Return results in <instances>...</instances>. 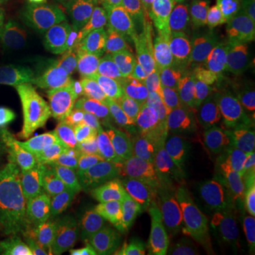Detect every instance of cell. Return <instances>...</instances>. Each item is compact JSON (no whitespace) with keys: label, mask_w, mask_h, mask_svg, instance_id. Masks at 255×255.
<instances>
[{"label":"cell","mask_w":255,"mask_h":255,"mask_svg":"<svg viewBox=\"0 0 255 255\" xmlns=\"http://www.w3.org/2000/svg\"><path fill=\"white\" fill-rule=\"evenodd\" d=\"M167 228H169L167 221L149 214L128 240L133 246H136L137 248L143 250L149 254L150 251L164 246L167 237Z\"/></svg>","instance_id":"7402d4cb"},{"label":"cell","mask_w":255,"mask_h":255,"mask_svg":"<svg viewBox=\"0 0 255 255\" xmlns=\"http://www.w3.org/2000/svg\"><path fill=\"white\" fill-rule=\"evenodd\" d=\"M6 3H7V0H0V9H1Z\"/></svg>","instance_id":"e575fe53"},{"label":"cell","mask_w":255,"mask_h":255,"mask_svg":"<svg viewBox=\"0 0 255 255\" xmlns=\"http://www.w3.org/2000/svg\"><path fill=\"white\" fill-rule=\"evenodd\" d=\"M31 236V228L23 219L0 214V255H10Z\"/></svg>","instance_id":"603a6c76"},{"label":"cell","mask_w":255,"mask_h":255,"mask_svg":"<svg viewBox=\"0 0 255 255\" xmlns=\"http://www.w3.org/2000/svg\"><path fill=\"white\" fill-rule=\"evenodd\" d=\"M147 255H183L180 254L179 251H176V250H173V248H170L169 246H162L159 247V248H156V250H153V251H150Z\"/></svg>","instance_id":"4dcf8cb0"},{"label":"cell","mask_w":255,"mask_h":255,"mask_svg":"<svg viewBox=\"0 0 255 255\" xmlns=\"http://www.w3.org/2000/svg\"><path fill=\"white\" fill-rule=\"evenodd\" d=\"M184 156L196 164L216 196L233 200L248 189L246 176L236 160L197 147H191Z\"/></svg>","instance_id":"4fadbf2b"},{"label":"cell","mask_w":255,"mask_h":255,"mask_svg":"<svg viewBox=\"0 0 255 255\" xmlns=\"http://www.w3.org/2000/svg\"><path fill=\"white\" fill-rule=\"evenodd\" d=\"M213 75V61L209 55H201L176 67L164 78L155 95L176 107L201 114L210 105Z\"/></svg>","instance_id":"9c48e42d"},{"label":"cell","mask_w":255,"mask_h":255,"mask_svg":"<svg viewBox=\"0 0 255 255\" xmlns=\"http://www.w3.org/2000/svg\"><path fill=\"white\" fill-rule=\"evenodd\" d=\"M163 81L164 74L160 60H152V58H147L143 55L142 61L137 65L135 77H133L130 98L132 101L137 100V98L150 100Z\"/></svg>","instance_id":"44dd1931"},{"label":"cell","mask_w":255,"mask_h":255,"mask_svg":"<svg viewBox=\"0 0 255 255\" xmlns=\"http://www.w3.org/2000/svg\"><path fill=\"white\" fill-rule=\"evenodd\" d=\"M145 159L127 136L105 129L82 152L71 155L65 167L82 177H115L137 173L143 169Z\"/></svg>","instance_id":"8992f818"},{"label":"cell","mask_w":255,"mask_h":255,"mask_svg":"<svg viewBox=\"0 0 255 255\" xmlns=\"http://www.w3.org/2000/svg\"><path fill=\"white\" fill-rule=\"evenodd\" d=\"M0 77L7 95L34 100L50 91L54 68L43 51L28 41L20 40L6 53Z\"/></svg>","instance_id":"ba28073f"},{"label":"cell","mask_w":255,"mask_h":255,"mask_svg":"<svg viewBox=\"0 0 255 255\" xmlns=\"http://www.w3.org/2000/svg\"><path fill=\"white\" fill-rule=\"evenodd\" d=\"M243 10L246 11V14L250 17V20L254 23L255 26V0H244Z\"/></svg>","instance_id":"1f68e13d"},{"label":"cell","mask_w":255,"mask_h":255,"mask_svg":"<svg viewBox=\"0 0 255 255\" xmlns=\"http://www.w3.org/2000/svg\"><path fill=\"white\" fill-rule=\"evenodd\" d=\"M194 147L224 156L236 162L246 153L221 108H213L200 118Z\"/></svg>","instance_id":"e0dca14e"},{"label":"cell","mask_w":255,"mask_h":255,"mask_svg":"<svg viewBox=\"0 0 255 255\" xmlns=\"http://www.w3.org/2000/svg\"><path fill=\"white\" fill-rule=\"evenodd\" d=\"M246 153H255V100L221 108Z\"/></svg>","instance_id":"ffe728a7"},{"label":"cell","mask_w":255,"mask_h":255,"mask_svg":"<svg viewBox=\"0 0 255 255\" xmlns=\"http://www.w3.org/2000/svg\"><path fill=\"white\" fill-rule=\"evenodd\" d=\"M124 115L110 127L115 132L127 136L137 150H142L153 137L155 111L147 98H137L127 105Z\"/></svg>","instance_id":"d6986e66"},{"label":"cell","mask_w":255,"mask_h":255,"mask_svg":"<svg viewBox=\"0 0 255 255\" xmlns=\"http://www.w3.org/2000/svg\"><path fill=\"white\" fill-rule=\"evenodd\" d=\"M164 244L179 251L183 255H204L199 238L196 237L190 230L176 226V224H169L167 237H166Z\"/></svg>","instance_id":"cb8c5ba5"},{"label":"cell","mask_w":255,"mask_h":255,"mask_svg":"<svg viewBox=\"0 0 255 255\" xmlns=\"http://www.w3.org/2000/svg\"><path fill=\"white\" fill-rule=\"evenodd\" d=\"M57 1L65 7H81V6L88 4L91 0H57Z\"/></svg>","instance_id":"d6a6232c"},{"label":"cell","mask_w":255,"mask_h":255,"mask_svg":"<svg viewBox=\"0 0 255 255\" xmlns=\"http://www.w3.org/2000/svg\"><path fill=\"white\" fill-rule=\"evenodd\" d=\"M193 7H200L204 14L214 23L230 13L240 11L244 7V0H191Z\"/></svg>","instance_id":"d4e9b609"},{"label":"cell","mask_w":255,"mask_h":255,"mask_svg":"<svg viewBox=\"0 0 255 255\" xmlns=\"http://www.w3.org/2000/svg\"><path fill=\"white\" fill-rule=\"evenodd\" d=\"M213 255H228V254L227 253H224L223 250H219V251H216V253H214Z\"/></svg>","instance_id":"836d02e7"},{"label":"cell","mask_w":255,"mask_h":255,"mask_svg":"<svg viewBox=\"0 0 255 255\" xmlns=\"http://www.w3.org/2000/svg\"><path fill=\"white\" fill-rule=\"evenodd\" d=\"M193 9L191 0H135L130 13L145 46L143 55L162 60L179 40Z\"/></svg>","instance_id":"277c9868"},{"label":"cell","mask_w":255,"mask_h":255,"mask_svg":"<svg viewBox=\"0 0 255 255\" xmlns=\"http://www.w3.org/2000/svg\"><path fill=\"white\" fill-rule=\"evenodd\" d=\"M214 48L255 80V26L244 10L230 13L213 23Z\"/></svg>","instance_id":"7c38bea8"},{"label":"cell","mask_w":255,"mask_h":255,"mask_svg":"<svg viewBox=\"0 0 255 255\" xmlns=\"http://www.w3.org/2000/svg\"><path fill=\"white\" fill-rule=\"evenodd\" d=\"M210 209L219 220L223 236L237 251L247 255H255V231L250 227L238 209L227 199L216 196Z\"/></svg>","instance_id":"ac0fdd59"},{"label":"cell","mask_w":255,"mask_h":255,"mask_svg":"<svg viewBox=\"0 0 255 255\" xmlns=\"http://www.w3.org/2000/svg\"><path fill=\"white\" fill-rule=\"evenodd\" d=\"M140 172L104 177L95 183L102 233L117 241L130 237L155 199Z\"/></svg>","instance_id":"3957f363"},{"label":"cell","mask_w":255,"mask_h":255,"mask_svg":"<svg viewBox=\"0 0 255 255\" xmlns=\"http://www.w3.org/2000/svg\"><path fill=\"white\" fill-rule=\"evenodd\" d=\"M140 173L143 176L146 186L150 190L153 197H156L162 191H166V176H164L162 162L146 160Z\"/></svg>","instance_id":"484cf974"},{"label":"cell","mask_w":255,"mask_h":255,"mask_svg":"<svg viewBox=\"0 0 255 255\" xmlns=\"http://www.w3.org/2000/svg\"><path fill=\"white\" fill-rule=\"evenodd\" d=\"M230 201L237 207L250 227L255 231V191L248 187L240 196Z\"/></svg>","instance_id":"4316f807"},{"label":"cell","mask_w":255,"mask_h":255,"mask_svg":"<svg viewBox=\"0 0 255 255\" xmlns=\"http://www.w3.org/2000/svg\"><path fill=\"white\" fill-rule=\"evenodd\" d=\"M211 50H214L213 21L203 13L191 11L179 40L160 60L164 78L180 64L201 55H209Z\"/></svg>","instance_id":"5bb4252c"},{"label":"cell","mask_w":255,"mask_h":255,"mask_svg":"<svg viewBox=\"0 0 255 255\" xmlns=\"http://www.w3.org/2000/svg\"><path fill=\"white\" fill-rule=\"evenodd\" d=\"M160 162L166 176V191L210 207L216 194L187 156L166 155Z\"/></svg>","instance_id":"9a60e30c"},{"label":"cell","mask_w":255,"mask_h":255,"mask_svg":"<svg viewBox=\"0 0 255 255\" xmlns=\"http://www.w3.org/2000/svg\"><path fill=\"white\" fill-rule=\"evenodd\" d=\"M7 41H9V30L7 24L3 18L0 17V70H1V64L7 53Z\"/></svg>","instance_id":"f546056e"},{"label":"cell","mask_w":255,"mask_h":255,"mask_svg":"<svg viewBox=\"0 0 255 255\" xmlns=\"http://www.w3.org/2000/svg\"><path fill=\"white\" fill-rule=\"evenodd\" d=\"M46 31L51 46L80 65L91 64L105 51L132 40L124 18L100 9L54 10L47 20Z\"/></svg>","instance_id":"7a4b0ae2"},{"label":"cell","mask_w":255,"mask_h":255,"mask_svg":"<svg viewBox=\"0 0 255 255\" xmlns=\"http://www.w3.org/2000/svg\"><path fill=\"white\" fill-rule=\"evenodd\" d=\"M44 210V255H84L102 233L98 210L80 191L61 166L30 173Z\"/></svg>","instance_id":"6da1fadb"},{"label":"cell","mask_w":255,"mask_h":255,"mask_svg":"<svg viewBox=\"0 0 255 255\" xmlns=\"http://www.w3.org/2000/svg\"><path fill=\"white\" fill-rule=\"evenodd\" d=\"M155 111L153 139L164 155L184 156L194 147L200 114L176 107L160 97L150 98Z\"/></svg>","instance_id":"8fae6325"},{"label":"cell","mask_w":255,"mask_h":255,"mask_svg":"<svg viewBox=\"0 0 255 255\" xmlns=\"http://www.w3.org/2000/svg\"><path fill=\"white\" fill-rule=\"evenodd\" d=\"M70 147L58 133L17 129L0 133V169L36 172L48 166H67Z\"/></svg>","instance_id":"5b68a950"},{"label":"cell","mask_w":255,"mask_h":255,"mask_svg":"<svg viewBox=\"0 0 255 255\" xmlns=\"http://www.w3.org/2000/svg\"><path fill=\"white\" fill-rule=\"evenodd\" d=\"M142 58L143 53L130 41L101 54L92 61L88 73L92 97L108 108H124L130 104L132 82Z\"/></svg>","instance_id":"52a82bcc"},{"label":"cell","mask_w":255,"mask_h":255,"mask_svg":"<svg viewBox=\"0 0 255 255\" xmlns=\"http://www.w3.org/2000/svg\"><path fill=\"white\" fill-rule=\"evenodd\" d=\"M149 214L163 219L169 224H176L190 230L191 233L203 241L204 247L211 254L221 250L220 243L223 231L214 211L199 201L176 194H166L152 201Z\"/></svg>","instance_id":"30bf717a"},{"label":"cell","mask_w":255,"mask_h":255,"mask_svg":"<svg viewBox=\"0 0 255 255\" xmlns=\"http://www.w3.org/2000/svg\"><path fill=\"white\" fill-rule=\"evenodd\" d=\"M237 163L246 176L248 187L255 191V153H244L238 159Z\"/></svg>","instance_id":"83f0119b"},{"label":"cell","mask_w":255,"mask_h":255,"mask_svg":"<svg viewBox=\"0 0 255 255\" xmlns=\"http://www.w3.org/2000/svg\"><path fill=\"white\" fill-rule=\"evenodd\" d=\"M210 104L213 108H224L237 102L255 100V87L250 75L226 58L216 55Z\"/></svg>","instance_id":"2e32d148"},{"label":"cell","mask_w":255,"mask_h":255,"mask_svg":"<svg viewBox=\"0 0 255 255\" xmlns=\"http://www.w3.org/2000/svg\"><path fill=\"white\" fill-rule=\"evenodd\" d=\"M112 255H147V253L133 246L129 240H125V241H121V244L115 248Z\"/></svg>","instance_id":"f1b7e54d"}]
</instances>
